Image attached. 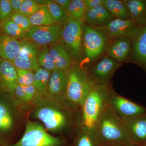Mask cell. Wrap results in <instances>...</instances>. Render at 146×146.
Wrapping results in <instances>:
<instances>
[{"label":"cell","mask_w":146,"mask_h":146,"mask_svg":"<svg viewBox=\"0 0 146 146\" xmlns=\"http://www.w3.org/2000/svg\"><path fill=\"white\" fill-rule=\"evenodd\" d=\"M115 91L111 83H94L80 108V128L95 129Z\"/></svg>","instance_id":"cell-1"},{"label":"cell","mask_w":146,"mask_h":146,"mask_svg":"<svg viewBox=\"0 0 146 146\" xmlns=\"http://www.w3.org/2000/svg\"><path fill=\"white\" fill-rule=\"evenodd\" d=\"M95 130L101 146L132 143L126 132L122 121L109 105L98 121Z\"/></svg>","instance_id":"cell-2"},{"label":"cell","mask_w":146,"mask_h":146,"mask_svg":"<svg viewBox=\"0 0 146 146\" xmlns=\"http://www.w3.org/2000/svg\"><path fill=\"white\" fill-rule=\"evenodd\" d=\"M67 88L63 100L74 109L79 110L93 86L86 68L74 63L67 72Z\"/></svg>","instance_id":"cell-3"},{"label":"cell","mask_w":146,"mask_h":146,"mask_svg":"<svg viewBox=\"0 0 146 146\" xmlns=\"http://www.w3.org/2000/svg\"><path fill=\"white\" fill-rule=\"evenodd\" d=\"M84 23L69 18L61 24L60 41L70 55L74 63L83 60L84 54L82 34Z\"/></svg>","instance_id":"cell-4"},{"label":"cell","mask_w":146,"mask_h":146,"mask_svg":"<svg viewBox=\"0 0 146 146\" xmlns=\"http://www.w3.org/2000/svg\"><path fill=\"white\" fill-rule=\"evenodd\" d=\"M110 40L98 29L84 24L82 45L87 62H96L106 52Z\"/></svg>","instance_id":"cell-5"},{"label":"cell","mask_w":146,"mask_h":146,"mask_svg":"<svg viewBox=\"0 0 146 146\" xmlns=\"http://www.w3.org/2000/svg\"><path fill=\"white\" fill-rule=\"evenodd\" d=\"M66 141L47 133L42 125L34 122L27 123L23 137L10 146H69Z\"/></svg>","instance_id":"cell-6"},{"label":"cell","mask_w":146,"mask_h":146,"mask_svg":"<svg viewBox=\"0 0 146 146\" xmlns=\"http://www.w3.org/2000/svg\"><path fill=\"white\" fill-rule=\"evenodd\" d=\"M72 108H73L70 106L64 110L50 107L41 108L37 110L35 115L42 121L48 130H61L70 123L72 119L71 112H72Z\"/></svg>","instance_id":"cell-7"},{"label":"cell","mask_w":146,"mask_h":146,"mask_svg":"<svg viewBox=\"0 0 146 146\" xmlns=\"http://www.w3.org/2000/svg\"><path fill=\"white\" fill-rule=\"evenodd\" d=\"M121 65V63L105 54L86 69L93 83L109 84L111 83L114 73Z\"/></svg>","instance_id":"cell-8"},{"label":"cell","mask_w":146,"mask_h":146,"mask_svg":"<svg viewBox=\"0 0 146 146\" xmlns=\"http://www.w3.org/2000/svg\"><path fill=\"white\" fill-rule=\"evenodd\" d=\"M10 94L0 91V146H5L15 124L14 109L9 98Z\"/></svg>","instance_id":"cell-9"},{"label":"cell","mask_w":146,"mask_h":146,"mask_svg":"<svg viewBox=\"0 0 146 146\" xmlns=\"http://www.w3.org/2000/svg\"><path fill=\"white\" fill-rule=\"evenodd\" d=\"M109 106L121 120L146 115V107L124 98L116 92L110 98Z\"/></svg>","instance_id":"cell-10"},{"label":"cell","mask_w":146,"mask_h":146,"mask_svg":"<svg viewBox=\"0 0 146 146\" xmlns=\"http://www.w3.org/2000/svg\"><path fill=\"white\" fill-rule=\"evenodd\" d=\"M21 49L12 61L16 68L35 71L40 67L37 61V56L41 47L27 38L21 39Z\"/></svg>","instance_id":"cell-11"},{"label":"cell","mask_w":146,"mask_h":146,"mask_svg":"<svg viewBox=\"0 0 146 146\" xmlns=\"http://www.w3.org/2000/svg\"><path fill=\"white\" fill-rule=\"evenodd\" d=\"M140 27L131 20L114 18L106 25L95 28L102 32L111 42L119 37L132 39Z\"/></svg>","instance_id":"cell-12"},{"label":"cell","mask_w":146,"mask_h":146,"mask_svg":"<svg viewBox=\"0 0 146 146\" xmlns=\"http://www.w3.org/2000/svg\"><path fill=\"white\" fill-rule=\"evenodd\" d=\"M61 24L44 26H33L27 32L25 38L40 47L50 46L60 40Z\"/></svg>","instance_id":"cell-13"},{"label":"cell","mask_w":146,"mask_h":146,"mask_svg":"<svg viewBox=\"0 0 146 146\" xmlns=\"http://www.w3.org/2000/svg\"><path fill=\"white\" fill-rule=\"evenodd\" d=\"M125 62L138 65L146 73V25L140 27L132 38L130 52Z\"/></svg>","instance_id":"cell-14"},{"label":"cell","mask_w":146,"mask_h":146,"mask_svg":"<svg viewBox=\"0 0 146 146\" xmlns=\"http://www.w3.org/2000/svg\"><path fill=\"white\" fill-rule=\"evenodd\" d=\"M125 129L132 143L146 145V115L122 120Z\"/></svg>","instance_id":"cell-15"},{"label":"cell","mask_w":146,"mask_h":146,"mask_svg":"<svg viewBox=\"0 0 146 146\" xmlns=\"http://www.w3.org/2000/svg\"><path fill=\"white\" fill-rule=\"evenodd\" d=\"M17 84V72L13 62L0 58V91L13 94Z\"/></svg>","instance_id":"cell-16"},{"label":"cell","mask_w":146,"mask_h":146,"mask_svg":"<svg viewBox=\"0 0 146 146\" xmlns=\"http://www.w3.org/2000/svg\"><path fill=\"white\" fill-rule=\"evenodd\" d=\"M131 39L119 37L111 41L106 50V55L118 63L125 61L130 52Z\"/></svg>","instance_id":"cell-17"},{"label":"cell","mask_w":146,"mask_h":146,"mask_svg":"<svg viewBox=\"0 0 146 146\" xmlns=\"http://www.w3.org/2000/svg\"><path fill=\"white\" fill-rule=\"evenodd\" d=\"M48 47L56 69L65 72H68L74 63L65 49L63 44L59 41L50 45Z\"/></svg>","instance_id":"cell-18"},{"label":"cell","mask_w":146,"mask_h":146,"mask_svg":"<svg viewBox=\"0 0 146 146\" xmlns=\"http://www.w3.org/2000/svg\"><path fill=\"white\" fill-rule=\"evenodd\" d=\"M113 16L103 5L86 11L84 23L90 26H103L114 19Z\"/></svg>","instance_id":"cell-19"},{"label":"cell","mask_w":146,"mask_h":146,"mask_svg":"<svg viewBox=\"0 0 146 146\" xmlns=\"http://www.w3.org/2000/svg\"><path fill=\"white\" fill-rule=\"evenodd\" d=\"M67 73L57 69L51 72L48 93L56 98L63 99L67 88Z\"/></svg>","instance_id":"cell-20"},{"label":"cell","mask_w":146,"mask_h":146,"mask_svg":"<svg viewBox=\"0 0 146 146\" xmlns=\"http://www.w3.org/2000/svg\"><path fill=\"white\" fill-rule=\"evenodd\" d=\"M21 47V39L0 33V58L13 61L18 55Z\"/></svg>","instance_id":"cell-21"},{"label":"cell","mask_w":146,"mask_h":146,"mask_svg":"<svg viewBox=\"0 0 146 146\" xmlns=\"http://www.w3.org/2000/svg\"><path fill=\"white\" fill-rule=\"evenodd\" d=\"M131 20L139 27L146 25V0H123Z\"/></svg>","instance_id":"cell-22"},{"label":"cell","mask_w":146,"mask_h":146,"mask_svg":"<svg viewBox=\"0 0 146 146\" xmlns=\"http://www.w3.org/2000/svg\"><path fill=\"white\" fill-rule=\"evenodd\" d=\"M70 146H101L95 133V129L80 128V130Z\"/></svg>","instance_id":"cell-23"},{"label":"cell","mask_w":146,"mask_h":146,"mask_svg":"<svg viewBox=\"0 0 146 146\" xmlns=\"http://www.w3.org/2000/svg\"><path fill=\"white\" fill-rule=\"evenodd\" d=\"M102 5L114 18L131 20L127 8L122 1L103 0Z\"/></svg>","instance_id":"cell-24"},{"label":"cell","mask_w":146,"mask_h":146,"mask_svg":"<svg viewBox=\"0 0 146 146\" xmlns=\"http://www.w3.org/2000/svg\"><path fill=\"white\" fill-rule=\"evenodd\" d=\"M29 18L33 26H44L58 24L54 21L45 5Z\"/></svg>","instance_id":"cell-25"},{"label":"cell","mask_w":146,"mask_h":146,"mask_svg":"<svg viewBox=\"0 0 146 146\" xmlns=\"http://www.w3.org/2000/svg\"><path fill=\"white\" fill-rule=\"evenodd\" d=\"M51 72L39 68L34 73L33 85L38 95H46L48 93V86Z\"/></svg>","instance_id":"cell-26"},{"label":"cell","mask_w":146,"mask_h":146,"mask_svg":"<svg viewBox=\"0 0 146 146\" xmlns=\"http://www.w3.org/2000/svg\"><path fill=\"white\" fill-rule=\"evenodd\" d=\"M0 31L6 35L18 39L25 38L26 33L10 18L0 22Z\"/></svg>","instance_id":"cell-27"},{"label":"cell","mask_w":146,"mask_h":146,"mask_svg":"<svg viewBox=\"0 0 146 146\" xmlns=\"http://www.w3.org/2000/svg\"><path fill=\"white\" fill-rule=\"evenodd\" d=\"M37 61L40 68L51 72L56 69L54 61L50 53L48 46L40 48L37 54Z\"/></svg>","instance_id":"cell-28"},{"label":"cell","mask_w":146,"mask_h":146,"mask_svg":"<svg viewBox=\"0 0 146 146\" xmlns=\"http://www.w3.org/2000/svg\"><path fill=\"white\" fill-rule=\"evenodd\" d=\"M44 5L57 24H63L70 18L68 11L55 2L54 0H46Z\"/></svg>","instance_id":"cell-29"},{"label":"cell","mask_w":146,"mask_h":146,"mask_svg":"<svg viewBox=\"0 0 146 146\" xmlns=\"http://www.w3.org/2000/svg\"><path fill=\"white\" fill-rule=\"evenodd\" d=\"M69 17L74 21H84L86 7L84 0H72L68 10Z\"/></svg>","instance_id":"cell-30"},{"label":"cell","mask_w":146,"mask_h":146,"mask_svg":"<svg viewBox=\"0 0 146 146\" xmlns=\"http://www.w3.org/2000/svg\"><path fill=\"white\" fill-rule=\"evenodd\" d=\"M17 83L21 86H25L33 84L34 73L33 71L16 68Z\"/></svg>","instance_id":"cell-31"},{"label":"cell","mask_w":146,"mask_h":146,"mask_svg":"<svg viewBox=\"0 0 146 146\" xmlns=\"http://www.w3.org/2000/svg\"><path fill=\"white\" fill-rule=\"evenodd\" d=\"M10 19L26 33L28 31L33 27L29 17L22 14L19 11H13Z\"/></svg>","instance_id":"cell-32"},{"label":"cell","mask_w":146,"mask_h":146,"mask_svg":"<svg viewBox=\"0 0 146 146\" xmlns=\"http://www.w3.org/2000/svg\"><path fill=\"white\" fill-rule=\"evenodd\" d=\"M42 5L38 3L36 0H25L19 11L29 18L39 10Z\"/></svg>","instance_id":"cell-33"},{"label":"cell","mask_w":146,"mask_h":146,"mask_svg":"<svg viewBox=\"0 0 146 146\" xmlns=\"http://www.w3.org/2000/svg\"><path fill=\"white\" fill-rule=\"evenodd\" d=\"M13 12L9 0H0V22L10 18Z\"/></svg>","instance_id":"cell-34"},{"label":"cell","mask_w":146,"mask_h":146,"mask_svg":"<svg viewBox=\"0 0 146 146\" xmlns=\"http://www.w3.org/2000/svg\"><path fill=\"white\" fill-rule=\"evenodd\" d=\"M13 95L20 101L23 102H29L27 94L23 86L17 84L14 89Z\"/></svg>","instance_id":"cell-35"},{"label":"cell","mask_w":146,"mask_h":146,"mask_svg":"<svg viewBox=\"0 0 146 146\" xmlns=\"http://www.w3.org/2000/svg\"><path fill=\"white\" fill-rule=\"evenodd\" d=\"M23 86L24 90L27 94L29 102L34 99L36 96L38 95L33 84Z\"/></svg>","instance_id":"cell-36"},{"label":"cell","mask_w":146,"mask_h":146,"mask_svg":"<svg viewBox=\"0 0 146 146\" xmlns=\"http://www.w3.org/2000/svg\"><path fill=\"white\" fill-rule=\"evenodd\" d=\"M86 11L90 10L98 6L102 5L103 0H84Z\"/></svg>","instance_id":"cell-37"},{"label":"cell","mask_w":146,"mask_h":146,"mask_svg":"<svg viewBox=\"0 0 146 146\" xmlns=\"http://www.w3.org/2000/svg\"><path fill=\"white\" fill-rule=\"evenodd\" d=\"M13 11H18L25 0H9Z\"/></svg>","instance_id":"cell-38"},{"label":"cell","mask_w":146,"mask_h":146,"mask_svg":"<svg viewBox=\"0 0 146 146\" xmlns=\"http://www.w3.org/2000/svg\"><path fill=\"white\" fill-rule=\"evenodd\" d=\"M55 2L68 11L72 0H54Z\"/></svg>","instance_id":"cell-39"},{"label":"cell","mask_w":146,"mask_h":146,"mask_svg":"<svg viewBox=\"0 0 146 146\" xmlns=\"http://www.w3.org/2000/svg\"><path fill=\"white\" fill-rule=\"evenodd\" d=\"M109 146H143L139 145H136L133 143H125V144H118V145H111Z\"/></svg>","instance_id":"cell-40"},{"label":"cell","mask_w":146,"mask_h":146,"mask_svg":"<svg viewBox=\"0 0 146 146\" xmlns=\"http://www.w3.org/2000/svg\"><path fill=\"white\" fill-rule=\"evenodd\" d=\"M145 146H146V145Z\"/></svg>","instance_id":"cell-41"}]
</instances>
